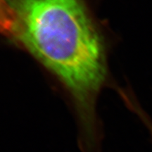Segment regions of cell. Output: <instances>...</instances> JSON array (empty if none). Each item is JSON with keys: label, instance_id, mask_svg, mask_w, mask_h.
I'll use <instances>...</instances> for the list:
<instances>
[{"label": "cell", "instance_id": "obj_2", "mask_svg": "<svg viewBox=\"0 0 152 152\" xmlns=\"http://www.w3.org/2000/svg\"><path fill=\"white\" fill-rule=\"evenodd\" d=\"M14 25V13L9 1L0 0V34L11 39Z\"/></svg>", "mask_w": 152, "mask_h": 152}, {"label": "cell", "instance_id": "obj_1", "mask_svg": "<svg viewBox=\"0 0 152 152\" xmlns=\"http://www.w3.org/2000/svg\"><path fill=\"white\" fill-rule=\"evenodd\" d=\"M13 41L22 45L71 95L83 152H99L95 103L107 76L104 38L85 0H9Z\"/></svg>", "mask_w": 152, "mask_h": 152}]
</instances>
